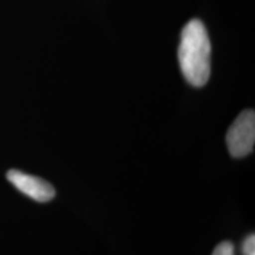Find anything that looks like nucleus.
<instances>
[{
    "mask_svg": "<svg viewBox=\"0 0 255 255\" xmlns=\"http://www.w3.org/2000/svg\"><path fill=\"white\" fill-rule=\"evenodd\" d=\"M228 150L235 158H241L253 151L255 142L254 110H245L229 128L227 136Z\"/></svg>",
    "mask_w": 255,
    "mask_h": 255,
    "instance_id": "nucleus-2",
    "label": "nucleus"
},
{
    "mask_svg": "<svg viewBox=\"0 0 255 255\" xmlns=\"http://www.w3.org/2000/svg\"><path fill=\"white\" fill-rule=\"evenodd\" d=\"M209 36L199 19H191L183 27L178 46V63L184 78L194 87H203L210 76Z\"/></svg>",
    "mask_w": 255,
    "mask_h": 255,
    "instance_id": "nucleus-1",
    "label": "nucleus"
},
{
    "mask_svg": "<svg viewBox=\"0 0 255 255\" xmlns=\"http://www.w3.org/2000/svg\"><path fill=\"white\" fill-rule=\"evenodd\" d=\"M242 254L244 255H255V237L251 234L246 238L242 244Z\"/></svg>",
    "mask_w": 255,
    "mask_h": 255,
    "instance_id": "nucleus-5",
    "label": "nucleus"
},
{
    "mask_svg": "<svg viewBox=\"0 0 255 255\" xmlns=\"http://www.w3.org/2000/svg\"><path fill=\"white\" fill-rule=\"evenodd\" d=\"M212 255H234V246L232 242L223 241L216 246Z\"/></svg>",
    "mask_w": 255,
    "mask_h": 255,
    "instance_id": "nucleus-4",
    "label": "nucleus"
},
{
    "mask_svg": "<svg viewBox=\"0 0 255 255\" xmlns=\"http://www.w3.org/2000/svg\"><path fill=\"white\" fill-rule=\"evenodd\" d=\"M6 177L19 191L37 202H49L56 195L52 184L40 177L32 176L15 169L8 170Z\"/></svg>",
    "mask_w": 255,
    "mask_h": 255,
    "instance_id": "nucleus-3",
    "label": "nucleus"
}]
</instances>
